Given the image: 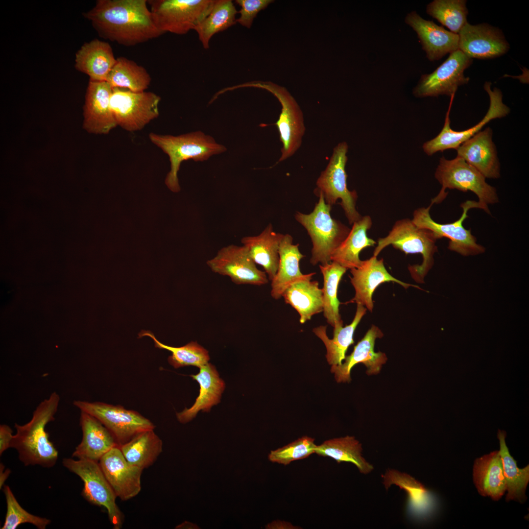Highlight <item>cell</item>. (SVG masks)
I'll list each match as a JSON object with an SVG mask.
<instances>
[{
	"label": "cell",
	"mask_w": 529,
	"mask_h": 529,
	"mask_svg": "<svg viewBox=\"0 0 529 529\" xmlns=\"http://www.w3.org/2000/svg\"><path fill=\"white\" fill-rule=\"evenodd\" d=\"M84 16L99 36L124 46H135L163 34L146 0H98Z\"/></svg>",
	"instance_id": "obj_1"
},
{
	"label": "cell",
	"mask_w": 529,
	"mask_h": 529,
	"mask_svg": "<svg viewBox=\"0 0 529 529\" xmlns=\"http://www.w3.org/2000/svg\"><path fill=\"white\" fill-rule=\"evenodd\" d=\"M60 399L57 393L52 392L38 405L29 422L22 425L15 423L11 448L17 450L24 465L50 468L56 463L58 452L49 439L46 426L54 420Z\"/></svg>",
	"instance_id": "obj_2"
},
{
	"label": "cell",
	"mask_w": 529,
	"mask_h": 529,
	"mask_svg": "<svg viewBox=\"0 0 529 529\" xmlns=\"http://www.w3.org/2000/svg\"><path fill=\"white\" fill-rule=\"evenodd\" d=\"M148 136L150 141L169 157L170 170L166 176L165 184L174 192L180 191L177 175L183 161L190 159L203 161L226 150L225 146L216 143L212 137L201 131L178 136L151 132Z\"/></svg>",
	"instance_id": "obj_3"
},
{
	"label": "cell",
	"mask_w": 529,
	"mask_h": 529,
	"mask_svg": "<svg viewBox=\"0 0 529 529\" xmlns=\"http://www.w3.org/2000/svg\"><path fill=\"white\" fill-rule=\"evenodd\" d=\"M438 240L431 231L416 226L411 219L403 218L395 222L388 234L380 238L373 256L377 257L382 250L389 245L406 255L420 254L423 262L420 265L408 266L412 279L417 283H424V278L434 264L433 256L437 251L436 245Z\"/></svg>",
	"instance_id": "obj_4"
},
{
	"label": "cell",
	"mask_w": 529,
	"mask_h": 529,
	"mask_svg": "<svg viewBox=\"0 0 529 529\" xmlns=\"http://www.w3.org/2000/svg\"><path fill=\"white\" fill-rule=\"evenodd\" d=\"M313 210L309 214L296 212V220L307 231L313 248L310 263L313 265L331 262L334 251L346 239L351 229L332 217V206L327 204L321 193Z\"/></svg>",
	"instance_id": "obj_5"
},
{
	"label": "cell",
	"mask_w": 529,
	"mask_h": 529,
	"mask_svg": "<svg viewBox=\"0 0 529 529\" xmlns=\"http://www.w3.org/2000/svg\"><path fill=\"white\" fill-rule=\"evenodd\" d=\"M434 176L442 188L438 194L432 199V205L439 204L446 198L448 193L445 192L447 189L474 192L478 196V201L482 210L488 214H490L488 205L499 202L496 188L488 184L479 171L460 157L447 160L442 156Z\"/></svg>",
	"instance_id": "obj_6"
},
{
	"label": "cell",
	"mask_w": 529,
	"mask_h": 529,
	"mask_svg": "<svg viewBox=\"0 0 529 529\" xmlns=\"http://www.w3.org/2000/svg\"><path fill=\"white\" fill-rule=\"evenodd\" d=\"M245 87L266 90L278 99L282 106L281 112L275 125L282 143L281 156L279 162L292 156L300 147L305 126L302 112L298 103L284 87L270 81H252L226 88V92Z\"/></svg>",
	"instance_id": "obj_7"
},
{
	"label": "cell",
	"mask_w": 529,
	"mask_h": 529,
	"mask_svg": "<svg viewBox=\"0 0 529 529\" xmlns=\"http://www.w3.org/2000/svg\"><path fill=\"white\" fill-rule=\"evenodd\" d=\"M348 149V144L345 142L339 143L334 148L328 165L317 180L315 192L317 196L321 193L325 202L331 206L340 199L339 204L351 225L362 216L356 208L358 198L356 191L349 190L347 186L345 166L348 159L346 155Z\"/></svg>",
	"instance_id": "obj_8"
},
{
	"label": "cell",
	"mask_w": 529,
	"mask_h": 529,
	"mask_svg": "<svg viewBox=\"0 0 529 529\" xmlns=\"http://www.w3.org/2000/svg\"><path fill=\"white\" fill-rule=\"evenodd\" d=\"M216 0H149L154 22L163 33L183 35L210 12Z\"/></svg>",
	"instance_id": "obj_9"
},
{
	"label": "cell",
	"mask_w": 529,
	"mask_h": 529,
	"mask_svg": "<svg viewBox=\"0 0 529 529\" xmlns=\"http://www.w3.org/2000/svg\"><path fill=\"white\" fill-rule=\"evenodd\" d=\"M62 462L66 468L79 476L83 481L82 491L83 497L93 505L105 507L114 528L120 529L123 524V515L117 505V497L99 463L88 459L75 460L71 458H64Z\"/></svg>",
	"instance_id": "obj_10"
},
{
	"label": "cell",
	"mask_w": 529,
	"mask_h": 529,
	"mask_svg": "<svg viewBox=\"0 0 529 529\" xmlns=\"http://www.w3.org/2000/svg\"><path fill=\"white\" fill-rule=\"evenodd\" d=\"M159 96L113 88L110 107L117 126L129 132L139 131L159 115Z\"/></svg>",
	"instance_id": "obj_11"
},
{
	"label": "cell",
	"mask_w": 529,
	"mask_h": 529,
	"mask_svg": "<svg viewBox=\"0 0 529 529\" xmlns=\"http://www.w3.org/2000/svg\"><path fill=\"white\" fill-rule=\"evenodd\" d=\"M432 206L419 208L414 211L411 220L416 226L432 231L438 239L443 237L449 239L448 248L462 256L477 255L485 252V247L477 243L471 230L463 226V221L468 217L467 213L470 209L482 210L478 201L467 200L462 203L460 205L462 209L461 216L457 220L445 224L437 223L431 217L430 211Z\"/></svg>",
	"instance_id": "obj_12"
},
{
	"label": "cell",
	"mask_w": 529,
	"mask_h": 529,
	"mask_svg": "<svg viewBox=\"0 0 529 529\" xmlns=\"http://www.w3.org/2000/svg\"><path fill=\"white\" fill-rule=\"evenodd\" d=\"M73 404L80 411L97 419L113 435L119 446L138 433L155 427L150 420L139 412L120 405L81 400H75Z\"/></svg>",
	"instance_id": "obj_13"
},
{
	"label": "cell",
	"mask_w": 529,
	"mask_h": 529,
	"mask_svg": "<svg viewBox=\"0 0 529 529\" xmlns=\"http://www.w3.org/2000/svg\"><path fill=\"white\" fill-rule=\"evenodd\" d=\"M472 62V58L459 49L452 52L432 73L421 75L413 94L417 97L454 96L458 87L469 81L464 72Z\"/></svg>",
	"instance_id": "obj_14"
},
{
	"label": "cell",
	"mask_w": 529,
	"mask_h": 529,
	"mask_svg": "<svg viewBox=\"0 0 529 529\" xmlns=\"http://www.w3.org/2000/svg\"><path fill=\"white\" fill-rule=\"evenodd\" d=\"M491 83L485 82L484 89L490 98V105L483 118L474 126L463 131L452 130L450 127V109L447 113L444 126L440 133L433 139L425 142L423 146L424 151L431 156L446 149H456L461 144L481 131L482 128L490 121L506 117L510 113V108L502 101L503 95L497 88L491 89Z\"/></svg>",
	"instance_id": "obj_15"
},
{
	"label": "cell",
	"mask_w": 529,
	"mask_h": 529,
	"mask_svg": "<svg viewBox=\"0 0 529 529\" xmlns=\"http://www.w3.org/2000/svg\"><path fill=\"white\" fill-rule=\"evenodd\" d=\"M206 264L213 272L228 276L237 285L262 286L268 282L265 272L257 267L243 245L221 248Z\"/></svg>",
	"instance_id": "obj_16"
},
{
	"label": "cell",
	"mask_w": 529,
	"mask_h": 529,
	"mask_svg": "<svg viewBox=\"0 0 529 529\" xmlns=\"http://www.w3.org/2000/svg\"><path fill=\"white\" fill-rule=\"evenodd\" d=\"M458 35L459 50L472 59L495 58L510 48L502 30L486 23L472 25L467 22Z\"/></svg>",
	"instance_id": "obj_17"
},
{
	"label": "cell",
	"mask_w": 529,
	"mask_h": 529,
	"mask_svg": "<svg viewBox=\"0 0 529 529\" xmlns=\"http://www.w3.org/2000/svg\"><path fill=\"white\" fill-rule=\"evenodd\" d=\"M99 466L116 496L127 501L141 490L143 469L127 461L119 447L116 446L99 460Z\"/></svg>",
	"instance_id": "obj_18"
},
{
	"label": "cell",
	"mask_w": 529,
	"mask_h": 529,
	"mask_svg": "<svg viewBox=\"0 0 529 529\" xmlns=\"http://www.w3.org/2000/svg\"><path fill=\"white\" fill-rule=\"evenodd\" d=\"M350 270L352 274L350 277V282L355 289V294L347 303L361 304L370 312L374 308L373 293L382 283L392 282L405 289L413 287L422 289L417 285L405 283L394 277L385 267L383 259L378 260L374 256L362 261L358 268Z\"/></svg>",
	"instance_id": "obj_19"
},
{
	"label": "cell",
	"mask_w": 529,
	"mask_h": 529,
	"mask_svg": "<svg viewBox=\"0 0 529 529\" xmlns=\"http://www.w3.org/2000/svg\"><path fill=\"white\" fill-rule=\"evenodd\" d=\"M112 89L106 81L89 80L83 121V128L88 133L107 134L117 126L110 107Z\"/></svg>",
	"instance_id": "obj_20"
},
{
	"label": "cell",
	"mask_w": 529,
	"mask_h": 529,
	"mask_svg": "<svg viewBox=\"0 0 529 529\" xmlns=\"http://www.w3.org/2000/svg\"><path fill=\"white\" fill-rule=\"evenodd\" d=\"M383 336V333L378 327L372 325L363 337L354 346L352 353L346 356L345 362L332 366L331 371L335 374L337 382H349L352 368L359 363H362L367 367L368 375L379 373L387 359L385 353L375 352L374 346L376 339L382 338Z\"/></svg>",
	"instance_id": "obj_21"
},
{
	"label": "cell",
	"mask_w": 529,
	"mask_h": 529,
	"mask_svg": "<svg viewBox=\"0 0 529 529\" xmlns=\"http://www.w3.org/2000/svg\"><path fill=\"white\" fill-rule=\"evenodd\" d=\"M492 134V129L487 127L456 150L457 157L462 158L485 178L498 179L501 175L500 163Z\"/></svg>",
	"instance_id": "obj_22"
},
{
	"label": "cell",
	"mask_w": 529,
	"mask_h": 529,
	"mask_svg": "<svg viewBox=\"0 0 529 529\" xmlns=\"http://www.w3.org/2000/svg\"><path fill=\"white\" fill-rule=\"evenodd\" d=\"M405 21L417 33L430 61L439 60L447 53L459 49L457 34L445 29L433 21L423 19L416 11L408 13Z\"/></svg>",
	"instance_id": "obj_23"
},
{
	"label": "cell",
	"mask_w": 529,
	"mask_h": 529,
	"mask_svg": "<svg viewBox=\"0 0 529 529\" xmlns=\"http://www.w3.org/2000/svg\"><path fill=\"white\" fill-rule=\"evenodd\" d=\"M80 425L82 439L73 452V457L98 462L106 453L119 446L111 433L90 414L81 411Z\"/></svg>",
	"instance_id": "obj_24"
},
{
	"label": "cell",
	"mask_w": 529,
	"mask_h": 529,
	"mask_svg": "<svg viewBox=\"0 0 529 529\" xmlns=\"http://www.w3.org/2000/svg\"><path fill=\"white\" fill-rule=\"evenodd\" d=\"M315 273L304 274L291 283L284 291L282 297L299 313L300 323L303 324L314 314L323 312L322 289L316 281H312Z\"/></svg>",
	"instance_id": "obj_25"
},
{
	"label": "cell",
	"mask_w": 529,
	"mask_h": 529,
	"mask_svg": "<svg viewBox=\"0 0 529 529\" xmlns=\"http://www.w3.org/2000/svg\"><path fill=\"white\" fill-rule=\"evenodd\" d=\"M110 45L95 39L85 43L75 55V67L90 77V80L106 81L116 62Z\"/></svg>",
	"instance_id": "obj_26"
},
{
	"label": "cell",
	"mask_w": 529,
	"mask_h": 529,
	"mask_svg": "<svg viewBox=\"0 0 529 529\" xmlns=\"http://www.w3.org/2000/svg\"><path fill=\"white\" fill-rule=\"evenodd\" d=\"M199 368L198 374L191 375L199 385V395L190 408L176 413L178 421L182 423L192 420L199 410L209 411L213 406L220 402L225 388V383L213 365L208 363Z\"/></svg>",
	"instance_id": "obj_27"
},
{
	"label": "cell",
	"mask_w": 529,
	"mask_h": 529,
	"mask_svg": "<svg viewBox=\"0 0 529 529\" xmlns=\"http://www.w3.org/2000/svg\"><path fill=\"white\" fill-rule=\"evenodd\" d=\"M284 235L273 231L269 223L258 235L242 238L241 242L256 264L262 266L271 281L279 265V248Z\"/></svg>",
	"instance_id": "obj_28"
},
{
	"label": "cell",
	"mask_w": 529,
	"mask_h": 529,
	"mask_svg": "<svg viewBox=\"0 0 529 529\" xmlns=\"http://www.w3.org/2000/svg\"><path fill=\"white\" fill-rule=\"evenodd\" d=\"M473 480L479 493L499 500L506 490L502 458L496 451L477 458L473 467Z\"/></svg>",
	"instance_id": "obj_29"
},
{
	"label": "cell",
	"mask_w": 529,
	"mask_h": 529,
	"mask_svg": "<svg viewBox=\"0 0 529 529\" xmlns=\"http://www.w3.org/2000/svg\"><path fill=\"white\" fill-rule=\"evenodd\" d=\"M372 224L369 216H362L354 222L346 239L332 254L331 262H336L347 269L359 267L362 262L359 257L361 251L377 243L367 236V231Z\"/></svg>",
	"instance_id": "obj_30"
},
{
	"label": "cell",
	"mask_w": 529,
	"mask_h": 529,
	"mask_svg": "<svg viewBox=\"0 0 529 529\" xmlns=\"http://www.w3.org/2000/svg\"><path fill=\"white\" fill-rule=\"evenodd\" d=\"M292 241L290 235L285 234L280 243L278 268L271 281L270 294L275 299L281 298L286 289L304 275L300 271L299 262L305 256L300 252L299 244H294Z\"/></svg>",
	"instance_id": "obj_31"
},
{
	"label": "cell",
	"mask_w": 529,
	"mask_h": 529,
	"mask_svg": "<svg viewBox=\"0 0 529 529\" xmlns=\"http://www.w3.org/2000/svg\"><path fill=\"white\" fill-rule=\"evenodd\" d=\"M366 310L365 307L358 304L352 322L345 327L338 325L333 327L332 339L329 338L327 335L326 326L321 325L313 329V332L323 341L326 347V358L329 364L335 365L342 363L346 357L345 354L348 347L354 343L355 331Z\"/></svg>",
	"instance_id": "obj_32"
},
{
	"label": "cell",
	"mask_w": 529,
	"mask_h": 529,
	"mask_svg": "<svg viewBox=\"0 0 529 529\" xmlns=\"http://www.w3.org/2000/svg\"><path fill=\"white\" fill-rule=\"evenodd\" d=\"M386 490L391 484L404 489L408 496L407 512L411 517H419L426 513L432 505V496L429 491L409 475L395 470H388L382 475Z\"/></svg>",
	"instance_id": "obj_33"
},
{
	"label": "cell",
	"mask_w": 529,
	"mask_h": 529,
	"mask_svg": "<svg viewBox=\"0 0 529 529\" xmlns=\"http://www.w3.org/2000/svg\"><path fill=\"white\" fill-rule=\"evenodd\" d=\"M131 464L144 470L151 466L162 452L163 443L154 430L143 431L119 446Z\"/></svg>",
	"instance_id": "obj_34"
},
{
	"label": "cell",
	"mask_w": 529,
	"mask_h": 529,
	"mask_svg": "<svg viewBox=\"0 0 529 529\" xmlns=\"http://www.w3.org/2000/svg\"><path fill=\"white\" fill-rule=\"evenodd\" d=\"M361 451V444L350 436L326 440L314 449V453L319 456L331 457L338 463L351 462L361 473L366 474L373 467L362 457Z\"/></svg>",
	"instance_id": "obj_35"
},
{
	"label": "cell",
	"mask_w": 529,
	"mask_h": 529,
	"mask_svg": "<svg viewBox=\"0 0 529 529\" xmlns=\"http://www.w3.org/2000/svg\"><path fill=\"white\" fill-rule=\"evenodd\" d=\"M505 436V431H498L499 452L507 490L505 500L507 502L515 500L523 503L527 499L525 492L529 481V465L522 469L517 467L516 461L510 455L506 445Z\"/></svg>",
	"instance_id": "obj_36"
},
{
	"label": "cell",
	"mask_w": 529,
	"mask_h": 529,
	"mask_svg": "<svg viewBox=\"0 0 529 529\" xmlns=\"http://www.w3.org/2000/svg\"><path fill=\"white\" fill-rule=\"evenodd\" d=\"M151 81L150 75L144 67L126 57H119L106 81L112 88L140 92L148 88Z\"/></svg>",
	"instance_id": "obj_37"
},
{
	"label": "cell",
	"mask_w": 529,
	"mask_h": 529,
	"mask_svg": "<svg viewBox=\"0 0 529 529\" xmlns=\"http://www.w3.org/2000/svg\"><path fill=\"white\" fill-rule=\"evenodd\" d=\"M319 268L323 276L322 289L324 316L333 327L343 325L339 312L340 302L337 298V290L339 282L347 269L332 261L323 265L320 264Z\"/></svg>",
	"instance_id": "obj_38"
},
{
	"label": "cell",
	"mask_w": 529,
	"mask_h": 529,
	"mask_svg": "<svg viewBox=\"0 0 529 529\" xmlns=\"http://www.w3.org/2000/svg\"><path fill=\"white\" fill-rule=\"evenodd\" d=\"M238 12L232 0H216L209 14L193 29L205 49L209 48L214 35L236 24Z\"/></svg>",
	"instance_id": "obj_39"
},
{
	"label": "cell",
	"mask_w": 529,
	"mask_h": 529,
	"mask_svg": "<svg viewBox=\"0 0 529 529\" xmlns=\"http://www.w3.org/2000/svg\"><path fill=\"white\" fill-rule=\"evenodd\" d=\"M144 337L152 339L156 348L170 351L171 355L168 359V362L175 368L187 366L200 368L208 363L210 360L208 351L196 341H191L181 347H172L160 342L150 331L142 330L138 337Z\"/></svg>",
	"instance_id": "obj_40"
},
{
	"label": "cell",
	"mask_w": 529,
	"mask_h": 529,
	"mask_svg": "<svg viewBox=\"0 0 529 529\" xmlns=\"http://www.w3.org/2000/svg\"><path fill=\"white\" fill-rule=\"evenodd\" d=\"M466 3L465 0H434L428 4L426 12L451 32L458 34L467 23Z\"/></svg>",
	"instance_id": "obj_41"
},
{
	"label": "cell",
	"mask_w": 529,
	"mask_h": 529,
	"mask_svg": "<svg viewBox=\"0 0 529 529\" xmlns=\"http://www.w3.org/2000/svg\"><path fill=\"white\" fill-rule=\"evenodd\" d=\"M3 491L6 503V513L1 529H15L20 525L29 523L39 529H45L50 520L31 514L19 504L10 488L4 485Z\"/></svg>",
	"instance_id": "obj_42"
},
{
	"label": "cell",
	"mask_w": 529,
	"mask_h": 529,
	"mask_svg": "<svg viewBox=\"0 0 529 529\" xmlns=\"http://www.w3.org/2000/svg\"><path fill=\"white\" fill-rule=\"evenodd\" d=\"M316 446L313 438L304 436L281 448L271 451L268 454V458L272 462L287 465L293 461L309 457L314 453Z\"/></svg>",
	"instance_id": "obj_43"
},
{
	"label": "cell",
	"mask_w": 529,
	"mask_h": 529,
	"mask_svg": "<svg viewBox=\"0 0 529 529\" xmlns=\"http://www.w3.org/2000/svg\"><path fill=\"white\" fill-rule=\"evenodd\" d=\"M272 0H236L235 2L241 7L238 12L240 17L236 22L248 28L251 27L253 20L257 14L265 9Z\"/></svg>",
	"instance_id": "obj_44"
},
{
	"label": "cell",
	"mask_w": 529,
	"mask_h": 529,
	"mask_svg": "<svg viewBox=\"0 0 529 529\" xmlns=\"http://www.w3.org/2000/svg\"><path fill=\"white\" fill-rule=\"evenodd\" d=\"M13 431L11 428L8 425L2 424L0 425V455L9 448H11V442L13 437Z\"/></svg>",
	"instance_id": "obj_45"
},
{
	"label": "cell",
	"mask_w": 529,
	"mask_h": 529,
	"mask_svg": "<svg viewBox=\"0 0 529 529\" xmlns=\"http://www.w3.org/2000/svg\"><path fill=\"white\" fill-rule=\"evenodd\" d=\"M266 527L267 528L269 529H298L297 527L292 525L290 523L280 520L273 521L270 524H268Z\"/></svg>",
	"instance_id": "obj_46"
},
{
	"label": "cell",
	"mask_w": 529,
	"mask_h": 529,
	"mask_svg": "<svg viewBox=\"0 0 529 529\" xmlns=\"http://www.w3.org/2000/svg\"><path fill=\"white\" fill-rule=\"evenodd\" d=\"M0 466V487L1 488L6 480L10 474V471L8 469L4 470V467L1 463Z\"/></svg>",
	"instance_id": "obj_47"
},
{
	"label": "cell",
	"mask_w": 529,
	"mask_h": 529,
	"mask_svg": "<svg viewBox=\"0 0 529 529\" xmlns=\"http://www.w3.org/2000/svg\"><path fill=\"white\" fill-rule=\"evenodd\" d=\"M195 526L196 525L193 524L192 523L186 521L184 523L181 524V525L178 526L176 528H189L188 527H190V528H192L191 527H195Z\"/></svg>",
	"instance_id": "obj_48"
}]
</instances>
